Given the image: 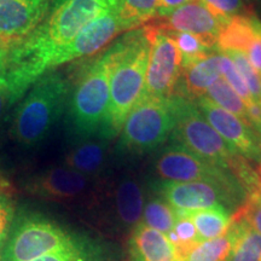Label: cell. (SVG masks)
<instances>
[{
    "mask_svg": "<svg viewBox=\"0 0 261 261\" xmlns=\"http://www.w3.org/2000/svg\"><path fill=\"white\" fill-rule=\"evenodd\" d=\"M119 4L120 0H52L41 24L10 52L6 71L18 100L39 79L38 69L48 55L70 42L91 21Z\"/></svg>",
    "mask_w": 261,
    "mask_h": 261,
    "instance_id": "6da1fadb",
    "label": "cell"
},
{
    "mask_svg": "<svg viewBox=\"0 0 261 261\" xmlns=\"http://www.w3.org/2000/svg\"><path fill=\"white\" fill-rule=\"evenodd\" d=\"M150 42L144 29H135L117 42L110 77V98L100 138L112 140L121 132L130 110L144 94Z\"/></svg>",
    "mask_w": 261,
    "mask_h": 261,
    "instance_id": "7a4b0ae2",
    "label": "cell"
},
{
    "mask_svg": "<svg viewBox=\"0 0 261 261\" xmlns=\"http://www.w3.org/2000/svg\"><path fill=\"white\" fill-rule=\"evenodd\" d=\"M69 94V80L63 74L48 71L39 77L15 112L11 136L16 142L27 148L40 144L63 114Z\"/></svg>",
    "mask_w": 261,
    "mask_h": 261,
    "instance_id": "3957f363",
    "label": "cell"
},
{
    "mask_svg": "<svg viewBox=\"0 0 261 261\" xmlns=\"http://www.w3.org/2000/svg\"><path fill=\"white\" fill-rule=\"evenodd\" d=\"M116 52L117 42L84 70L70 90L68 117L70 130L79 139L100 137L102 133L109 107L110 77Z\"/></svg>",
    "mask_w": 261,
    "mask_h": 261,
    "instance_id": "277c9868",
    "label": "cell"
},
{
    "mask_svg": "<svg viewBox=\"0 0 261 261\" xmlns=\"http://www.w3.org/2000/svg\"><path fill=\"white\" fill-rule=\"evenodd\" d=\"M171 102L174 115L172 136L178 145L212 165L230 171L237 154L208 123L194 100L174 94Z\"/></svg>",
    "mask_w": 261,
    "mask_h": 261,
    "instance_id": "5b68a950",
    "label": "cell"
},
{
    "mask_svg": "<svg viewBox=\"0 0 261 261\" xmlns=\"http://www.w3.org/2000/svg\"><path fill=\"white\" fill-rule=\"evenodd\" d=\"M173 127L171 98L142 97L123 122L120 148L132 154L152 151L167 140Z\"/></svg>",
    "mask_w": 261,
    "mask_h": 261,
    "instance_id": "8992f818",
    "label": "cell"
},
{
    "mask_svg": "<svg viewBox=\"0 0 261 261\" xmlns=\"http://www.w3.org/2000/svg\"><path fill=\"white\" fill-rule=\"evenodd\" d=\"M80 244V241L60 225L39 217H28L17 224L10 236L4 261H32Z\"/></svg>",
    "mask_w": 261,
    "mask_h": 261,
    "instance_id": "52a82bcc",
    "label": "cell"
},
{
    "mask_svg": "<svg viewBox=\"0 0 261 261\" xmlns=\"http://www.w3.org/2000/svg\"><path fill=\"white\" fill-rule=\"evenodd\" d=\"M156 174L163 181H208L233 196L242 197L243 188L230 173L218 166L204 161L180 145L163 150L155 162Z\"/></svg>",
    "mask_w": 261,
    "mask_h": 261,
    "instance_id": "ba28073f",
    "label": "cell"
},
{
    "mask_svg": "<svg viewBox=\"0 0 261 261\" xmlns=\"http://www.w3.org/2000/svg\"><path fill=\"white\" fill-rule=\"evenodd\" d=\"M150 57L143 97L169 99L175 94L181 74V55L167 33L144 25Z\"/></svg>",
    "mask_w": 261,
    "mask_h": 261,
    "instance_id": "9c48e42d",
    "label": "cell"
},
{
    "mask_svg": "<svg viewBox=\"0 0 261 261\" xmlns=\"http://www.w3.org/2000/svg\"><path fill=\"white\" fill-rule=\"evenodd\" d=\"M117 8L98 16L70 42L48 55L39 67V77L55 70L62 64L97 54L109 45L117 35L125 33L126 29L117 15Z\"/></svg>",
    "mask_w": 261,
    "mask_h": 261,
    "instance_id": "30bf717a",
    "label": "cell"
},
{
    "mask_svg": "<svg viewBox=\"0 0 261 261\" xmlns=\"http://www.w3.org/2000/svg\"><path fill=\"white\" fill-rule=\"evenodd\" d=\"M225 22L212 14L200 0H192L167 15L156 16L145 25L162 32L189 33L200 38L212 50L217 46L218 37Z\"/></svg>",
    "mask_w": 261,
    "mask_h": 261,
    "instance_id": "8fae6325",
    "label": "cell"
},
{
    "mask_svg": "<svg viewBox=\"0 0 261 261\" xmlns=\"http://www.w3.org/2000/svg\"><path fill=\"white\" fill-rule=\"evenodd\" d=\"M202 115L215 132L225 140L228 148L244 159L261 163V145L249 126L233 114L217 106L208 97L194 100Z\"/></svg>",
    "mask_w": 261,
    "mask_h": 261,
    "instance_id": "7c38bea8",
    "label": "cell"
},
{
    "mask_svg": "<svg viewBox=\"0 0 261 261\" xmlns=\"http://www.w3.org/2000/svg\"><path fill=\"white\" fill-rule=\"evenodd\" d=\"M52 0H0V44L15 48L44 21Z\"/></svg>",
    "mask_w": 261,
    "mask_h": 261,
    "instance_id": "4fadbf2b",
    "label": "cell"
},
{
    "mask_svg": "<svg viewBox=\"0 0 261 261\" xmlns=\"http://www.w3.org/2000/svg\"><path fill=\"white\" fill-rule=\"evenodd\" d=\"M162 197L177 213L205 210V208L236 203V198L223 189L208 181H162L158 187Z\"/></svg>",
    "mask_w": 261,
    "mask_h": 261,
    "instance_id": "5bb4252c",
    "label": "cell"
},
{
    "mask_svg": "<svg viewBox=\"0 0 261 261\" xmlns=\"http://www.w3.org/2000/svg\"><path fill=\"white\" fill-rule=\"evenodd\" d=\"M92 179L67 166H56L44 171L31 182L32 194L56 202H73L90 194Z\"/></svg>",
    "mask_w": 261,
    "mask_h": 261,
    "instance_id": "9a60e30c",
    "label": "cell"
},
{
    "mask_svg": "<svg viewBox=\"0 0 261 261\" xmlns=\"http://www.w3.org/2000/svg\"><path fill=\"white\" fill-rule=\"evenodd\" d=\"M128 261H180L167 234L139 223L128 238Z\"/></svg>",
    "mask_w": 261,
    "mask_h": 261,
    "instance_id": "2e32d148",
    "label": "cell"
},
{
    "mask_svg": "<svg viewBox=\"0 0 261 261\" xmlns=\"http://www.w3.org/2000/svg\"><path fill=\"white\" fill-rule=\"evenodd\" d=\"M145 205L144 190L133 174H125L113 189V208L119 226L130 230L142 221Z\"/></svg>",
    "mask_w": 261,
    "mask_h": 261,
    "instance_id": "e0dca14e",
    "label": "cell"
},
{
    "mask_svg": "<svg viewBox=\"0 0 261 261\" xmlns=\"http://www.w3.org/2000/svg\"><path fill=\"white\" fill-rule=\"evenodd\" d=\"M110 140L100 137L80 139L64 156V166L91 179L102 175L109 163Z\"/></svg>",
    "mask_w": 261,
    "mask_h": 261,
    "instance_id": "ac0fdd59",
    "label": "cell"
},
{
    "mask_svg": "<svg viewBox=\"0 0 261 261\" xmlns=\"http://www.w3.org/2000/svg\"><path fill=\"white\" fill-rule=\"evenodd\" d=\"M221 76L220 54L211 52L201 60L181 65L182 91L180 96L196 100L205 96L207 91Z\"/></svg>",
    "mask_w": 261,
    "mask_h": 261,
    "instance_id": "d6986e66",
    "label": "cell"
},
{
    "mask_svg": "<svg viewBox=\"0 0 261 261\" xmlns=\"http://www.w3.org/2000/svg\"><path fill=\"white\" fill-rule=\"evenodd\" d=\"M261 33V21L253 12L246 11L227 19L218 37L220 52L237 51L246 55L252 42Z\"/></svg>",
    "mask_w": 261,
    "mask_h": 261,
    "instance_id": "ffe728a7",
    "label": "cell"
},
{
    "mask_svg": "<svg viewBox=\"0 0 261 261\" xmlns=\"http://www.w3.org/2000/svg\"><path fill=\"white\" fill-rule=\"evenodd\" d=\"M227 232L232 240L230 261H261V234L237 213Z\"/></svg>",
    "mask_w": 261,
    "mask_h": 261,
    "instance_id": "44dd1931",
    "label": "cell"
},
{
    "mask_svg": "<svg viewBox=\"0 0 261 261\" xmlns=\"http://www.w3.org/2000/svg\"><path fill=\"white\" fill-rule=\"evenodd\" d=\"M187 214L194 223L201 242L224 236L232 224V215L225 210L224 205H215Z\"/></svg>",
    "mask_w": 261,
    "mask_h": 261,
    "instance_id": "7402d4cb",
    "label": "cell"
},
{
    "mask_svg": "<svg viewBox=\"0 0 261 261\" xmlns=\"http://www.w3.org/2000/svg\"><path fill=\"white\" fill-rule=\"evenodd\" d=\"M159 0H120L117 15L126 32L145 25L158 15Z\"/></svg>",
    "mask_w": 261,
    "mask_h": 261,
    "instance_id": "603a6c76",
    "label": "cell"
},
{
    "mask_svg": "<svg viewBox=\"0 0 261 261\" xmlns=\"http://www.w3.org/2000/svg\"><path fill=\"white\" fill-rule=\"evenodd\" d=\"M205 97L210 98L212 102L223 108L226 112L233 114L234 116H237L238 119H241L246 125L250 127L246 104L241 99V97L231 89V86L223 76L214 81L205 93Z\"/></svg>",
    "mask_w": 261,
    "mask_h": 261,
    "instance_id": "cb8c5ba5",
    "label": "cell"
},
{
    "mask_svg": "<svg viewBox=\"0 0 261 261\" xmlns=\"http://www.w3.org/2000/svg\"><path fill=\"white\" fill-rule=\"evenodd\" d=\"M175 220H177V212L162 197H154L145 202L140 223L168 234L173 230Z\"/></svg>",
    "mask_w": 261,
    "mask_h": 261,
    "instance_id": "d4e9b609",
    "label": "cell"
},
{
    "mask_svg": "<svg viewBox=\"0 0 261 261\" xmlns=\"http://www.w3.org/2000/svg\"><path fill=\"white\" fill-rule=\"evenodd\" d=\"M231 249L232 240L227 232L221 237L198 243L180 261H230Z\"/></svg>",
    "mask_w": 261,
    "mask_h": 261,
    "instance_id": "484cf974",
    "label": "cell"
},
{
    "mask_svg": "<svg viewBox=\"0 0 261 261\" xmlns=\"http://www.w3.org/2000/svg\"><path fill=\"white\" fill-rule=\"evenodd\" d=\"M167 237L178 250L180 260L192 248L201 243L195 225L187 213H177V220Z\"/></svg>",
    "mask_w": 261,
    "mask_h": 261,
    "instance_id": "4316f807",
    "label": "cell"
},
{
    "mask_svg": "<svg viewBox=\"0 0 261 261\" xmlns=\"http://www.w3.org/2000/svg\"><path fill=\"white\" fill-rule=\"evenodd\" d=\"M162 32V31H161ZM174 40L179 52L181 55V65L198 61L201 58L211 54V48H208L202 42L200 38L189 33L177 32H165Z\"/></svg>",
    "mask_w": 261,
    "mask_h": 261,
    "instance_id": "83f0119b",
    "label": "cell"
},
{
    "mask_svg": "<svg viewBox=\"0 0 261 261\" xmlns=\"http://www.w3.org/2000/svg\"><path fill=\"white\" fill-rule=\"evenodd\" d=\"M223 54L226 55L233 63L238 74L241 75L248 90H249L253 99L256 103L261 104V79L259 75L256 74V71L254 70L252 64L249 63L246 55L237 51H226L223 52Z\"/></svg>",
    "mask_w": 261,
    "mask_h": 261,
    "instance_id": "f1b7e54d",
    "label": "cell"
},
{
    "mask_svg": "<svg viewBox=\"0 0 261 261\" xmlns=\"http://www.w3.org/2000/svg\"><path fill=\"white\" fill-rule=\"evenodd\" d=\"M220 70L221 76L226 80V83L230 85L231 89L241 97V99L243 100L246 107L249 106L250 103L255 102L252 98V96H250L249 90H248L243 79L241 77V75L238 74L233 63L226 55L223 54V52H220Z\"/></svg>",
    "mask_w": 261,
    "mask_h": 261,
    "instance_id": "f546056e",
    "label": "cell"
},
{
    "mask_svg": "<svg viewBox=\"0 0 261 261\" xmlns=\"http://www.w3.org/2000/svg\"><path fill=\"white\" fill-rule=\"evenodd\" d=\"M242 217L257 233L261 234V194L254 191L248 194L246 200L238 210L234 212Z\"/></svg>",
    "mask_w": 261,
    "mask_h": 261,
    "instance_id": "4dcf8cb0",
    "label": "cell"
},
{
    "mask_svg": "<svg viewBox=\"0 0 261 261\" xmlns=\"http://www.w3.org/2000/svg\"><path fill=\"white\" fill-rule=\"evenodd\" d=\"M200 2L212 14L223 21H227L233 16L247 11L243 0H200Z\"/></svg>",
    "mask_w": 261,
    "mask_h": 261,
    "instance_id": "1f68e13d",
    "label": "cell"
},
{
    "mask_svg": "<svg viewBox=\"0 0 261 261\" xmlns=\"http://www.w3.org/2000/svg\"><path fill=\"white\" fill-rule=\"evenodd\" d=\"M15 215V203L11 196L0 189V249L4 247L9 237L10 227Z\"/></svg>",
    "mask_w": 261,
    "mask_h": 261,
    "instance_id": "d6a6232c",
    "label": "cell"
},
{
    "mask_svg": "<svg viewBox=\"0 0 261 261\" xmlns=\"http://www.w3.org/2000/svg\"><path fill=\"white\" fill-rule=\"evenodd\" d=\"M32 261H93V256L89 248L83 243L71 249L62 250V252L47 254V255L38 257Z\"/></svg>",
    "mask_w": 261,
    "mask_h": 261,
    "instance_id": "836d02e7",
    "label": "cell"
},
{
    "mask_svg": "<svg viewBox=\"0 0 261 261\" xmlns=\"http://www.w3.org/2000/svg\"><path fill=\"white\" fill-rule=\"evenodd\" d=\"M17 100L18 98L16 97L12 81L5 69L0 73V122H2L3 116H4L8 108Z\"/></svg>",
    "mask_w": 261,
    "mask_h": 261,
    "instance_id": "e575fe53",
    "label": "cell"
},
{
    "mask_svg": "<svg viewBox=\"0 0 261 261\" xmlns=\"http://www.w3.org/2000/svg\"><path fill=\"white\" fill-rule=\"evenodd\" d=\"M246 56L261 79V33L254 39L252 45L246 52Z\"/></svg>",
    "mask_w": 261,
    "mask_h": 261,
    "instance_id": "d590c367",
    "label": "cell"
},
{
    "mask_svg": "<svg viewBox=\"0 0 261 261\" xmlns=\"http://www.w3.org/2000/svg\"><path fill=\"white\" fill-rule=\"evenodd\" d=\"M192 0H159L158 6V15L156 16H165L173 11V10L178 9L179 6L190 3Z\"/></svg>",
    "mask_w": 261,
    "mask_h": 261,
    "instance_id": "8d00e7d4",
    "label": "cell"
},
{
    "mask_svg": "<svg viewBox=\"0 0 261 261\" xmlns=\"http://www.w3.org/2000/svg\"><path fill=\"white\" fill-rule=\"evenodd\" d=\"M10 52H11L10 48L5 47L4 45L0 44V73H2V71H4L6 68H8Z\"/></svg>",
    "mask_w": 261,
    "mask_h": 261,
    "instance_id": "74e56055",
    "label": "cell"
},
{
    "mask_svg": "<svg viewBox=\"0 0 261 261\" xmlns=\"http://www.w3.org/2000/svg\"><path fill=\"white\" fill-rule=\"evenodd\" d=\"M257 173H259V182H257L256 191L260 192V194H261V167H259V169H257Z\"/></svg>",
    "mask_w": 261,
    "mask_h": 261,
    "instance_id": "f35d334b",
    "label": "cell"
},
{
    "mask_svg": "<svg viewBox=\"0 0 261 261\" xmlns=\"http://www.w3.org/2000/svg\"><path fill=\"white\" fill-rule=\"evenodd\" d=\"M260 167H261V165H260Z\"/></svg>",
    "mask_w": 261,
    "mask_h": 261,
    "instance_id": "ab89813d",
    "label": "cell"
}]
</instances>
